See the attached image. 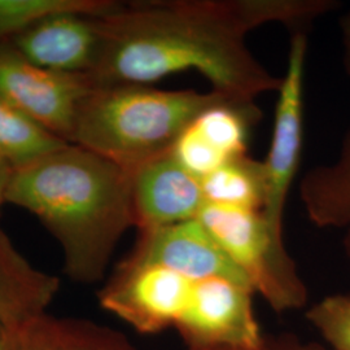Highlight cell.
I'll return each mask as SVG.
<instances>
[{
    "label": "cell",
    "instance_id": "obj_1",
    "mask_svg": "<svg viewBox=\"0 0 350 350\" xmlns=\"http://www.w3.org/2000/svg\"><path fill=\"white\" fill-rule=\"evenodd\" d=\"M312 0H148L118 3L101 14L103 47L88 77L92 86L150 85L193 70L213 91L241 101L278 92L271 75L247 46V36L278 23L309 25Z\"/></svg>",
    "mask_w": 350,
    "mask_h": 350
},
{
    "label": "cell",
    "instance_id": "obj_2",
    "mask_svg": "<svg viewBox=\"0 0 350 350\" xmlns=\"http://www.w3.org/2000/svg\"><path fill=\"white\" fill-rule=\"evenodd\" d=\"M7 202L34 214L63 250L77 283H98L135 227L131 172L75 144L13 170Z\"/></svg>",
    "mask_w": 350,
    "mask_h": 350
},
{
    "label": "cell",
    "instance_id": "obj_3",
    "mask_svg": "<svg viewBox=\"0 0 350 350\" xmlns=\"http://www.w3.org/2000/svg\"><path fill=\"white\" fill-rule=\"evenodd\" d=\"M231 99L213 90L198 92L160 90L150 85L92 86L79 105L70 144L133 173L142 165L170 153L201 113Z\"/></svg>",
    "mask_w": 350,
    "mask_h": 350
},
{
    "label": "cell",
    "instance_id": "obj_4",
    "mask_svg": "<svg viewBox=\"0 0 350 350\" xmlns=\"http://www.w3.org/2000/svg\"><path fill=\"white\" fill-rule=\"evenodd\" d=\"M198 219L245 278L254 295L276 313L308 304V288L286 247L284 234L261 211L205 205Z\"/></svg>",
    "mask_w": 350,
    "mask_h": 350
},
{
    "label": "cell",
    "instance_id": "obj_5",
    "mask_svg": "<svg viewBox=\"0 0 350 350\" xmlns=\"http://www.w3.org/2000/svg\"><path fill=\"white\" fill-rule=\"evenodd\" d=\"M154 263L122 260L101 287L100 306L144 335L186 325L201 280Z\"/></svg>",
    "mask_w": 350,
    "mask_h": 350
},
{
    "label": "cell",
    "instance_id": "obj_6",
    "mask_svg": "<svg viewBox=\"0 0 350 350\" xmlns=\"http://www.w3.org/2000/svg\"><path fill=\"white\" fill-rule=\"evenodd\" d=\"M308 36L292 33L287 68L278 90L273 137L266 159V201L261 211L274 230L284 232L288 193L299 174L304 147V82Z\"/></svg>",
    "mask_w": 350,
    "mask_h": 350
},
{
    "label": "cell",
    "instance_id": "obj_7",
    "mask_svg": "<svg viewBox=\"0 0 350 350\" xmlns=\"http://www.w3.org/2000/svg\"><path fill=\"white\" fill-rule=\"evenodd\" d=\"M92 88L88 78L59 75L0 43V99L70 143L79 105Z\"/></svg>",
    "mask_w": 350,
    "mask_h": 350
},
{
    "label": "cell",
    "instance_id": "obj_8",
    "mask_svg": "<svg viewBox=\"0 0 350 350\" xmlns=\"http://www.w3.org/2000/svg\"><path fill=\"white\" fill-rule=\"evenodd\" d=\"M104 13L107 12L52 13L27 26L7 43L42 69L88 79L100 57V17Z\"/></svg>",
    "mask_w": 350,
    "mask_h": 350
},
{
    "label": "cell",
    "instance_id": "obj_9",
    "mask_svg": "<svg viewBox=\"0 0 350 350\" xmlns=\"http://www.w3.org/2000/svg\"><path fill=\"white\" fill-rule=\"evenodd\" d=\"M260 117L254 103L234 99L219 103L188 126L170 153L201 179L224 163L247 154L250 129Z\"/></svg>",
    "mask_w": 350,
    "mask_h": 350
},
{
    "label": "cell",
    "instance_id": "obj_10",
    "mask_svg": "<svg viewBox=\"0 0 350 350\" xmlns=\"http://www.w3.org/2000/svg\"><path fill=\"white\" fill-rule=\"evenodd\" d=\"M131 191L138 230L196 219L205 206L200 178L189 173L172 153L134 170Z\"/></svg>",
    "mask_w": 350,
    "mask_h": 350
},
{
    "label": "cell",
    "instance_id": "obj_11",
    "mask_svg": "<svg viewBox=\"0 0 350 350\" xmlns=\"http://www.w3.org/2000/svg\"><path fill=\"white\" fill-rule=\"evenodd\" d=\"M138 231L126 257L131 261L160 265L192 278L221 276L248 284L198 218Z\"/></svg>",
    "mask_w": 350,
    "mask_h": 350
},
{
    "label": "cell",
    "instance_id": "obj_12",
    "mask_svg": "<svg viewBox=\"0 0 350 350\" xmlns=\"http://www.w3.org/2000/svg\"><path fill=\"white\" fill-rule=\"evenodd\" d=\"M4 327L5 350H137L109 325L47 312Z\"/></svg>",
    "mask_w": 350,
    "mask_h": 350
},
{
    "label": "cell",
    "instance_id": "obj_13",
    "mask_svg": "<svg viewBox=\"0 0 350 350\" xmlns=\"http://www.w3.org/2000/svg\"><path fill=\"white\" fill-rule=\"evenodd\" d=\"M60 282L33 266L0 228V321L12 323L47 312Z\"/></svg>",
    "mask_w": 350,
    "mask_h": 350
},
{
    "label": "cell",
    "instance_id": "obj_14",
    "mask_svg": "<svg viewBox=\"0 0 350 350\" xmlns=\"http://www.w3.org/2000/svg\"><path fill=\"white\" fill-rule=\"evenodd\" d=\"M300 200L309 221L319 228L350 230V129L338 159L302 176Z\"/></svg>",
    "mask_w": 350,
    "mask_h": 350
},
{
    "label": "cell",
    "instance_id": "obj_15",
    "mask_svg": "<svg viewBox=\"0 0 350 350\" xmlns=\"http://www.w3.org/2000/svg\"><path fill=\"white\" fill-rule=\"evenodd\" d=\"M205 205L262 211L266 172L262 160L244 154L201 178Z\"/></svg>",
    "mask_w": 350,
    "mask_h": 350
},
{
    "label": "cell",
    "instance_id": "obj_16",
    "mask_svg": "<svg viewBox=\"0 0 350 350\" xmlns=\"http://www.w3.org/2000/svg\"><path fill=\"white\" fill-rule=\"evenodd\" d=\"M65 144L68 142L0 99V161L12 170L36 163Z\"/></svg>",
    "mask_w": 350,
    "mask_h": 350
},
{
    "label": "cell",
    "instance_id": "obj_17",
    "mask_svg": "<svg viewBox=\"0 0 350 350\" xmlns=\"http://www.w3.org/2000/svg\"><path fill=\"white\" fill-rule=\"evenodd\" d=\"M113 0H0V43L8 42L38 20L63 11L109 12Z\"/></svg>",
    "mask_w": 350,
    "mask_h": 350
},
{
    "label": "cell",
    "instance_id": "obj_18",
    "mask_svg": "<svg viewBox=\"0 0 350 350\" xmlns=\"http://www.w3.org/2000/svg\"><path fill=\"white\" fill-rule=\"evenodd\" d=\"M306 319L331 350H350V295L335 293L315 302Z\"/></svg>",
    "mask_w": 350,
    "mask_h": 350
},
{
    "label": "cell",
    "instance_id": "obj_19",
    "mask_svg": "<svg viewBox=\"0 0 350 350\" xmlns=\"http://www.w3.org/2000/svg\"><path fill=\"white\" fill-rule=\"evenodd\" d=\"M262 350H331L317 342L302 341L293 335H280L275 338H265Z\"/></svg>",
    "mask_w": 350,
    "mask_h": 350
},
{
    "label": "cell",
    "instance_id": "obj_20",
    "mask_svg": "<svg viewBox=\"0 0 350 350\" xmlns=\"http://www.w3.org/2000/svg\"><path fill=\"white\" fill-rule=\"evenodd\" d=\"M340 39L342 47V62L347 75L350 77V8L338 20Z\"/></svg>",
    "mask_w": 350,
    "mask_h": 350
},
{
    "label": "cell",
    "instance_id": "obj_21",
    "mask_svg": "<svg viewBox=\"0 0 350 350\" xmlns=\"http://www.w3.org/2000/svg\"><path fill=\"white\" fill-rule=\"evenodd\" d=\"M12 169L3 161H0V208L4 202H7V191L10 186V180L12 176Z\"/></svg>",
    "mask_w": 350,
    "mask_h": 350
},
{
    "label": "cell",
    "instance_id": "obj_22",
    "mask_svg": "<svg viewBox=\"0 0 350 350\" xmlns=\"http://www.w3.org/2000/svg\"><path fill=\"white\" fill-rule=\"evenodd\" d=\"M342 248H344L345 257H347L348 262L350 263V230L345 231V237L342 239Z\"/></svg>",
    "mask_w": 350,
    "mask_h": 350
},
{
    "label": "cell",
    "instance_id": "obj_23",
    "mask_svg": "<svg viewBox=\"0 0 350 350\" xmlns=\"http://www.w3.org/2000/svg\"><path fill=\"white\" fill-rule=\"evenodd\" d=\"M4 322L0 321V350H5V327Z\"/></svg>",
    "mask_w": 350,
    "mask_h": 350
},
{
    "label": "cell",
    "instance_id": "obj_24",
    "mask_svg": "<svg viewBox=\"0 0 350 350\" xmlns=\"http://www.w3.org/2000/svg\"><path fill=\"white\" fill-rule=\"evenodd\" d=\"M187 350H237V349H226V348H188Z\"/></svg>",
    "mask_w": 350,
    "mask_h": 350
}]
</instances>
